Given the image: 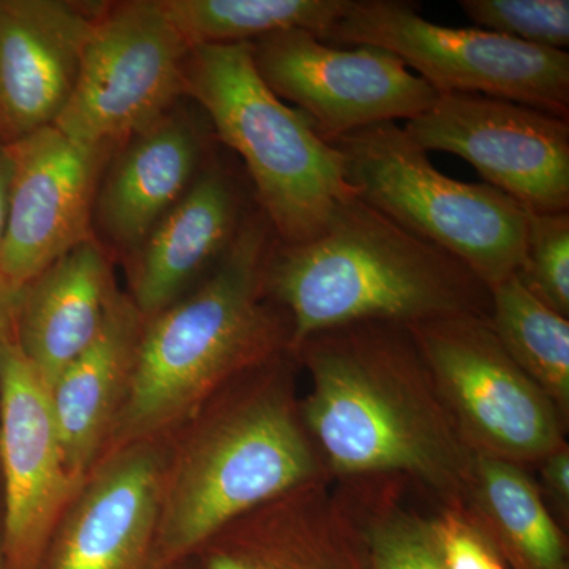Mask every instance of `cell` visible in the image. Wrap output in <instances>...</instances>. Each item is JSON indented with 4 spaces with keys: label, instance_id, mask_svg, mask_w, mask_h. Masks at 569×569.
Masks as SVG:
<instances>
[{
    "label": "cell",
    "instance_id": "obj_1",
    "mask_svg": "<svg viewBox=\"0 0 569 569\" xmlns=\"http://www.w3.org/2000/svg\"><path fill=\"white\" fill-rule=\"evenodd\" d=\"M293 353L310 378L302 418L332 481L403 478L438 507L462 508L475 455L407 326L328 329Z\"/></svg>",
    "mask_w": 569,
    "mask_h": 569
},
{
    "label": "cell",
    "instance_id": "obj_2",
    "mask_svg": "<svg viewBox=\"0 0 569 569\" xmlns=\"http://www.w3.org/2000/svg\"><path fill=\"white\" fill-rule=\"evenodd\" d=\"M298 369L293 351H283L236 377L192 419L164 478L160 568L181 569L228 523L329 478L302 418Z\"/></svg>",
    "mask_w": 569,
    "mask_h": 569
},
{
    "label": "cell",
    "instance_id": "obj_3",
    "mask_svg": "<svg viewBox=\"0 0 569 569\" xmlns=\"http://www.w3.org/2000/svg\"><path fill=\"white\" fill-rule=\"evenodd\" d=\"M277 239L254 209L223 260L193 291L142 321L114 449L192 421L236 377L291 350L290 318L269 298L264 272Z\"/></svg>",
    "mask_w": 569,
    "mask_h": 569
},
{
    "label": "cell",
    "instance_id": "obj_4",
    "mask_svg": "<svg viewBox=\"0 0 569 569\" xmlns=\"http://www.w3.org/2000/svg\"><path fill=\"white\" fill-rule=\"evenodd\" d=\"M264 284L290 318L291 351L307 337L348 325L410 326L490 312L489 287L470 268L356 192L316 238L276 242Z\"/></svg>",
    "mask_w": 569,
    "mask_h": 569
},
{
    "label": "cell",
    "instance_id": "obj_5",
    "mask_svg": "<svg viewBox=\"0 0 569 569\" xmlns=\"http://www.w3.org/2000/svg\"><path fill=\"white\" fill-rule=\"evenodd\" d=\"M183 91L203 108L219 141L241 159L254 203L279 244L316 238L337 206L355 193L340 152L260 77L252 43L190 50Z\"/></svg>",
    "mask_w": 569,
    "mask_h": 569
},
{
    "label": "cell",
    "instance_id": "obj_6",
    "mask_svg": "<svg viewBox=\"0 0 569 569\" xmlns=\"http://www.w3.org/2000/svg\"><path fill=\"white\" fill-rule=\"evenodd\" d=\"M332 146L358 197L462 261L488 287L516 274L526 252L527 211L488 183L438 171L397 122L358 130Z\"/></svg>",
    "mask_w": 569,
    "mask_h": 569
},
{
    "label": "cell",
    "instance_id": "obj_7",
    "mask_svg": "<svg viewBox=\"0 0 569 569\" xmlns=\"http://www.w3.org/2000/svg\"><path fill=\"white\" fill-rule=\"evenodd\" d=\"M323 41L389 51L437 93H479L569 121L567 51L436 24L407 0H350Z\"/></svg>",
    "mask_w": 569,
    "mask_h": 569
},
{
    "label": "cell",
    "instance_id": "obj_8",
    "mask_svg": "<svg viewBox=\"0 0 569 569\" xmlns=\"http://www.w3.org/2000/svg\"><path fill=\"white\" fill-rule=\"evenodd\" d=\"M407 328L475 456L531 468L567 443L568 422L507 353L489 317L437 318Z\"/></svg>",
    "mask_w": 569,
    "mask_h": 569
},
{
    "label": "cell",
    "instance_id": "obj_9",
    "mask_svg": "<svg viewBox=\"0 0 569 569\" xmlns=\"http://www.w3.org/2000/svg\"><path fill=\"white\" fill-rule=\"evenodd\" d=\"M189 51L159 0L103 7L82 52L77 84L54 126L82 146L114 152L186 96Z\"/></svg>",
    "mask_w": 569,
    "mask_h": 569
},
{
    "label": "cell",
    "instance_id": "obj_10",
    "mask_svg": "<svg viewBox=\"0 0 569 569\" xmlns=\"http://www.w3.org/2000/svg\"><path fill=\"white\" fill-rule=\"evenodd\" d=\"M252 51L268 88L328 142L377 123L411 121L438 97L399 58L376 47H337L296 29L253 41Z\"/></svg>",
    "mask_w": 569,
    "mask_h": 569
},
{
    "label": "cell",
    "instance_id": "obj_11",
    "mask_svg": "<svg viewBox=\"0 0 569 569\" xmlns=\"http://www.w3.org/2000/svg\"><path fill=\"white\" fill-rule=\"evenodd\" d=\"M426 152L455 153L527 212L569 211V121L479 93H438L403 126Z\"/></svg>",
    "mask_w": 569,
    "mask_h": 569
},
{
    "label": "cell",
    "instance_id": "obj_12",
    "mask_svg": "<svg viewBox=\"0 0 569 569\" xmlns=\"http://www.w3.org/2000/svg\"><path fill=\"white\" fill-rule=\"evenodd\" d=\"M0 463L3 569H39L82 481L67 468L50 388L22 353L14 331L0 359Z\"/></svg>",
    "mask_w": 569,
    "mask_h": 569
},
{
    "label": "cell",
    "instance_id": "obj_13",
    "mask_svg": "<svg viewBox=\"0 0 569 569\" xmlns=\"http://www.w3.org/2000/svg\"><path fill=\"white\" fill-rule=\"evenodd\" d=\"M3 146L11 186L0 279L22 293L56 260L93 238L92 208L112 152L70 140L56 126Z\"/></svg>",
    "mask_w": 569,
    "mask_h": 569
},
{
    "label": "cell",
    "instance_id": "obj_14",
    "mask_svg": "<svg viewBox=\"0 0 569 569\" xmlns=\"http://www.w3.org/2000/svg\"><path fill=\"white\" fill-rule=\"evenodd\" d=\"M167 468L156 440L114 449L71 498L39 569H162L157 531Z\"/></svg>",
    "mask_w": 569,
    "mask_h": 569
},
{
    "label": "cell",
    "instance_id": "obj_15",
    "mask_svg": "<svg viewBox=\"0 0 569 569\" xmlns=\"http://www.w3.org/2000/svg\"><path fill=\"white\" fill-rule=\"evenodd\" d=\"M103 7L0 0V144L54 126Z\"/></svg>",
    "mask_w": 569,
    "mask_h": 569
},
{
    "label": "cell",
    "instance_id": "obj_16",
    "mask_svg": "<svg viewBox=\"0 0 569 569\" xmlns=\"http://www.w3.org/2000/svg\"><path fill=\"white\" fill-rule=\"evenodd\" d=\"M249 193L233 170L212 160L134 250L132 302L142 321L162 312L223 260L249 219Z\"/></svg>",
    "mask_w": 569,
    "mask_h": 569
},
{
    "label": "cell",
    "instance_id": "obj_17",
    "mask_svg": "<svg viewBox=\"0 0 569 569\" xmlns=\"http://www.w3.org/2000/svg\"><path fill=\"white\" fill-rule=\"evenodd\" d=\"M194 557L200 569H367L361 541L329 478L233 520Z\"/></svg>",
    "mask_w": 569,
    "mask_h": 569
},
{
    "label": "cell",
    "instance_id": "obj_18",
    "mask_svg": "<svg viewBox=\"0 0 569 569\" xmlns=\"http://www.w3.org/2000/svg\"><path fill=\"white\" fill-rule=\"evenodd\" d=\"M114 293L110 260L96 236L24 288L14 337L48 388L91 346Z\"/></svg>",
    "mask_w": 569,
    "mask_h": 569
},
{
    "label": "cell",
    "instance_id": "obj_19",
    "mask_svg": "<svg viewBox=\"0 0 569 569\" xmlns=\"http://www.w3.org/2000/svg\"><path fill=\"white\" fill-rule=\"evenodd\" d=\"M96 198L97 220L112 244L137 250L203 168L193 122L164 114L133 134Z\"/></svg>",
    "mask_w": 569,
    "mask_h": 569
},
{
    "label": "cell",
    "instance_id": "obj_20",
    "mask_svg": "<svg viewBox=\"0 0 569 569\" xmlns=\"http://www.w3.org/2000/svg\"><path fill=\"white\" fill-rule=\"evenodd\" d=\"M142 318L116 291L91 346L50 387L67 468L84 481L99 458L126 397Z\"/></svg>",
    "mask_w": 569,
    "mask_h": 569
},
{
    "label": "cell",
    "instance_id": "obj_21",
    "mask_svg": "<svg viewBox=\"0 0 569 569\" xmlns=\"http://www.w3.org/2000/svg\"><path fill=\"white\" fill-rule=\"evenodd\" d=\"M462 509L508 569H569L568 531L530 468L475 456Z\"/></svg>",
    "mask_w": 569,
    "mask_h": 569
},
{
    "label": "cell",
    "instance_id": "obj_22",
    "mask_svg": "<svg viewBox=\"0 0 569 569\" xmlns=\"http://www.w3.org/2000/svg\"><path fill=\"white\" fill-rule=\"evenodd\" d=\"M408 485L403 478L370 477L335 486L367 569H447L430 516L407 500Z\"/></svg>",
    "mask_w": 569,
    "mask_h": 569
},
{
    "label": "cell",
    "instance_id": "obj_23",
    "mask_svg": "<svg viewBox=\"0 0 569 569\" xmlns=\"http://www.w3.org/2000/svg\"><path fill=\"white\" fill-rule=\"evenodd\" d=\"M350 0H159L190 50L307 31L325 40Z\"/></svg>",
    "mask_w": 569,
    "mask_h": 569
},
{
    "label": "cell",
    "instance_id": "obj_24",
    "mask_svg": "<svg viewBox=\"0 0 569 569\" xmlns=\"http://www.w3.org/2000/svg\"><path fill=\"white\" fill-rule=\"evenodd\" d=\"M489 290L498 340L569 425V318L539 301L516 274Z\"/></svg>",
    "mask_w": 569,
    "mask_h": 569
},
{
    "label": "cell",
    "instance_id": "obj_25",
    "mask_svg": "<svg viewBox=\"0 0 569 569\" xmlns=\"http://www.w3.org/2000/svg\"><path fill=\"white\" fill-rule=\"evenodd\" d=\"M516 276L539 301L569 318V211L527 212L526 252Z\"/></svg>",
    "mask_w": 569,
    "mask_h": 569
},
{
    "label": "cell",
    "instance_id": "obj_26",
    "mask_svg": "<svg viewBox=\"0 0 569 569\" xmlns=\"http://www.w3.org/2000/svg\"><path fill=\"white\" fill-rule=\"evenodd\" d=\"M478 29L549 50L569 47L568 0H462Z\"/></svg>",
    "mask_w": 569,
    "mask_h": 569
},
{
    "label": "cell",
    "instance_id": "obj_27",
    "mask_svg": "<svg viewBox=\"0 0 569 569\" xmlns=\"http://www.w3.org/2000/svg\"><path fill=\"white\" fill-rule=\"evenodd\" d=\"M430 520L447 569H508L462 508L438 507Z\"/></svg>",
    "mask_w": 569,
    "mask_h": 569
},
{
    "label": "cell",
    "instance_id": "obj_28",
    "mask_svg": "<svg viewBox=\"0 0 569 569\" xmlns=\"http://www.w3.org/2000/svg\"><path fill=\"white\" fill-rule=\"evenodd\" d=\"M538 488L553 518L569 529V445L568 441L537 463Z\"/></svg>",
    "mask_w": 569,
    "mask_h": 569
},
{
    "label": "cell",
    "instance_id": "obj_29",
    "mask_svg": "<svg viewBox=\"0 0 569 569\" xmlns=\"http://www.w3.org/2000/svg\"><path fill=\"white\" fill-rule=\"evenodd\" d=\"M21 293L11 290L0 279V359H2L3 348L7 340L14 331V321H17L18 306H20Z\"/></svg>",
    "mask_w": 569,
    "mask_h": 569
},
{
    "label": "cell",
    "instance_id": "obj_30",
    "mask_svg": "<svg viewBox=\"0 0 569 569\" xmlns=\"http://www.w3.org/2000/svg\"><path fill=\"white\" fill-rule=\"evenodd\" d=\"M11 163L9 151L0 144V247L6 238L10 209Z\"/></svg>",
    "mask_w": 569,
    "mask_h": 569
},
{
    "label": "cell",
    "instance_id": "obj_31",
    "mask_svg": "<svg viewBox=\"0 0 569 569\" xmlns=\"http://www.w3.org/2000/svg\"><path fill=\"white\" fill-rule=\"evenodd\" d=\"M0 569H3L2 559H0Z\"/></svg>",
    "mask_w": 569,
    "mask_h": 569
}]
</instances>
